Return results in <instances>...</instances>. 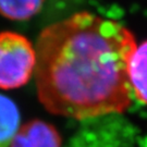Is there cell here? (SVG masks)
<instances>
[{
  "label": "cell",
  "instance_id": "6da1fadb",
  "mask_svg": "<svg viewBox=\"0 0 147 147\" xmlns=\"http://www.w3.org/2000/svg\"><path fill=\"white\" fill-rule=\"evenodd\" d=\"M136 46L127 27L87 11L48 25L35 46L38 99L50 113L79 121L123 113Z\"/></svg>",
  "mask_w": 147,
  "mask_h": 147
},
{
  "label": "cell",
  "instance_id": "7a4b0ae2",
  "mask_svg": "<svg viewBox=\"0 0 147 147\" xmlns=\"http://www.w3.org/2000/svg\"><path fill=\"white\" fill-rule=\"evenodd\" d=\"M36 51L32 42L14 32L0 33V88L21 87L35 72Z\"/></svg>",
  "mask_w": 147,
  "mask_h": 147
},
{
  "label": "cell",
  "instance_id": "3957f363",
  "mask_svg": "<svg viewBox=\"0 0 147 147\" xmlns=\"http://www.w3.org/2000/svg\"><path fill=\"white\" fill-rule=\"evenodd\" d=\"M10 147H61V136L48 122L32 120L19 129Z\"/></svg>",
  "mask_w": 147,
  "mask_h": 147
},
{
  "label": "cell",
  "instance_id": "277c9868",
  "mask_svg": "<svg viewBox=\"0 0 147 147\" xmlns=\"http://www.w3.org/2000/svg\"><path fill=\"white\" fill-rule=\"evenodd\" d=\"M132 94L137 101L147 106V40L136 46L129 67Z\"/></svg>",
  "mask_w": 147,
  "mask_h": 147
},
{
  "label": "cell",
  "instance_id": "5b68a950",
  "mask_svg": "<svg viewBox=\"0 0 147 147\" xmlns=\"http://www.w3.org/2000/svg\"><path fill=\"white\" fill-rule=\"evenodd\" d=\"M21 116L18 106L0 94V147H10L20 129Z\"/></svg>",
  "mask_w": 147,
  "mask_h": 147
},
{
  "label": "cell",
  "instance_id": "8992f818",
  "mask_svg": "<svg viewBox=\"0 0 147 147\" xmlns=\"http://www.w3.org/2000/svg\"><path fill=\"white\" fill-rule=\"evenodd\" d=\"M45 0H0V14L9 20L25 21L42 10Z\"/></svg>",
  "mask_w": 147,
  "mask_h": 147
}]
</instances>
